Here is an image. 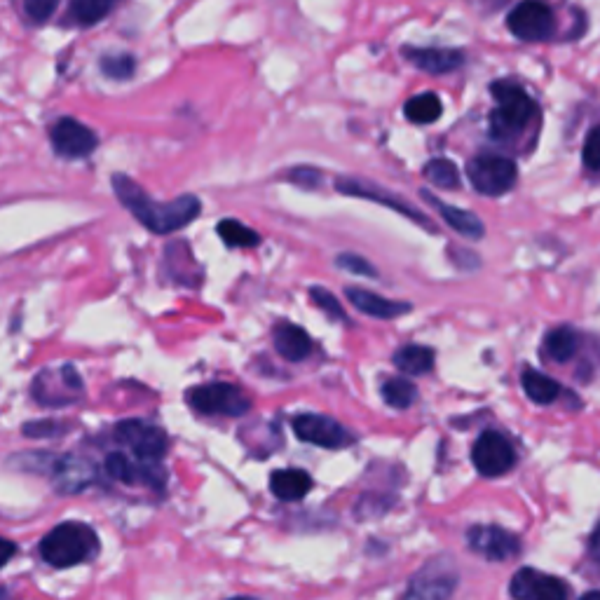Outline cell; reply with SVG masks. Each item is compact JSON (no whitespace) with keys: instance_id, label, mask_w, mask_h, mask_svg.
Masks as SVG:
<instances>
[{"instance_id":"obj_14","label":"cell","mask_w":600,"mask_h":600,"mask_svg":"<svg viewBox=\"0 0 600 600\" xmlns=\"http://www.w3.org/2000/svg\"><path fill=\"white\" fill-rule=\"evenodd\" d=\"M441 561L429 563L427 568H422L401 600H448L453 596L455 584H458V577L450 568H439Z\"/></svg>"},{"instance_id":"obj_12","label":"cell","mask_w":600,"mask_h":600,"mask_svg":"<svg viewBox=\"0 0 600 600\" xmlns=\"http://www.w3.org/2000/svg\"><path fill=\"white\" fill-rule=\"evenodd\" d=\"M514 600H568V584L547 572L521 568L509 584Z\"/></svg>"},{"instance_id":"obj_27","label":"cell","mask_w":600,"mask_h":600,"mask_svg":"<svg viewBox=\"0 0 600 600\" xmlns=\"http://www.w3.org/2000/svg\"><path fill=\"white\" fill-rule=\"evenodd\" d=\"M383 399L390 404L392 408H411L413 401L418 399V390H415L413 383H408L406 378H390L383 385Z\"/></svg>"},{"instance_id":"obj_16","label":"cell","mask_w":600,"mask_h":600,"mask_svg":"<svg viewBox=\"0 0 600 600\" xmlns=\"http://www.w3.org/2000/svg\"><path fill=\"white\" fill-rule=\"evenodd\" d=\"M420 195L425 197L427 204H432V207L436 211H439V216L450 225V228L455 230V233H460L462 237H467V240H481V237L486 235V228H483V221L476 214H472V211L453 207V204H446L443 200H439V197H436V195L429 193V190H422Z\"/></svg>"},{"instance_id":"obj_9","label":"cell","mask_w":600,"mask_h":600,"mask_svg":"<svg viewBox=\"0 0 600 600\" xmlns=\"http://www.w3.org/2000/svg\"><path fill=\"white\" fill-rule=\"evenodd\" d=\"M336 190H338V193H343V195L361 197V200H371V202L383 204V207L394 209V211H399L401 216L411 218L413 223L422 225V228L429 230V233H436L434 223L429 221V218L422 214V211L411 207V204H408L406 200H401L399 195L390 193V190L375 186V183H368V181H361V179H345V176H343V179L336 181Z\"/></svg>"},{"instance_id":"obj_19","label":"cell","mask_w":600,"mask_h":600,"mask_svg":"<svg viewBox=\"0 0 600 600\" xmlns=\"http://www.w3.org/2000/svg\"><path fill=\"white\" fill-rule=\"evenodd\" d=\"M272 340H275V350L286 361H303L312 352L310 336L296 324H279L272 333Z\"/></svg>"},{"instance_id":"obj_30","label":"cell","mask_w":600,"mask_h":600,"mask_svg":"<svg viewBox=\"0 0 600 600\" xmlns=\"http://www.w3.org/2000/svg\"><path fill=\"white\" fill-rule=\"evenodd\" d=\"M106 472L113 476L115 481L122 483H136L141 479V469L134 465L127 455L122 453H111L106 460Z\"/></svg>"},{"instance_id":"obj_38","label":"cell","mask_w":600,"mask_h":600,"mask_svg":"<svg viewBox=\"0 0 600 600\" xmlns=\"http://www.w3.org/2000/svg\"><path fill=\"white\" fill-rule=\"evenodd\" d=\"M591 554L600 563V525L593 530V535H591Z\"/></svg>"},{"instance_id":"obj_15","label":"cell","mask_w":600,"mask_h":600,"mask_svg":"<svg viewBox=\"0 0 600 600\" xmlns=\"http://www.w3.org/2000/svg\"><path fill=\"white\" fill-rule=\"evenodd\" d=\"M401 54L408 64L429 75H448L465 66V54L448 47H404Z\"/></svg>"},{"instance_id":"obj_21","label":"cell","mask_w":600,"mask_h":600,"mask_svg":"<svg viewBox=\"0 0 600 600\" xmlns=\"http://www.w3.org/2000/svg\"><path fill=\"white\" fill-rule=\"evenodd\" d=\"M394 366L406 375H425L434 368V352L422 345H406L394 352Z\"/></svg>"},{"instance_id":"obj_3","label":"cell","mask_w":600,"mask_h":600,"mask_svg":"<svg viewBox=\"0 0 600 600\" xmlns=\"http://www.w3.org/2000/svg\"><path fill=\"white\" fill-rule=\"evenodd\" d=\"M99 554V537L85 523H61L40 542V556L52 568H73Z\"/></svg>"},{"instance_id":"obj_4","label":"cell","mask_w":600,"mask_h":600,"mask_svg":"<svg viewBox=\"0 0 600 600\" xmlns=\"http://www.w3.org/2000/svg\"><path fill=\"white\" fill-rule=\"evenodd\" d=\"M467 179L479 195L500 197L518 181L516 162L495 153H481L467 162Z\"/></svg>"},{"instance_id":"obj_7","label":"cell","mask_w":600,"mask_h":600,"mask_svg":"<svg viewBox=\"0 0 600 600\" xmlns=\"http://www.w3.org/2000/svg\"><path fill=\"white\" fill-rule=\"evenodd\" d=\"M472 460L479 474L497 479L516 465V450L500 432H483L472 448Z\"/></svg>"},{"instance_id":"obj_10","label":"cell","mask_w":600,"mask_h":600,"mask_svg":"<svg viewBox=\"0 0 600 600\" xmlns=\"http://www.w3.org/2000/svg\"><path fill=\"white\" fill-rule=\"evenodd\" d=\"M115 436L134 450L141 462H160L167 453V434L160 427L143 420H122L115 427Z\"/></svg>"},{"instance_id":"obj_11","label":"cell","mask_w":600,"mask_h":600,"mask_svg":"<svg viewBox=\"0 0 600 600\" xmlns=\"http://www.w3.org/2000/svg\"><path fill=\"white\" fill-rule=\"evenodd\" d=\"M50 139H52L54 153L66 160L90 158L99 146L97 134H94L90 127H85L83 122L73 118H61L57 125L52 127Z\"/></svg>"},{"instance_id":"obj_17","label":"cell","mask_w":600,"mask_h":600,"mask_svg":"<svg viewBox=\"0 0 600 600\" xmlns=\"http://www.w3.org/2000/svg\"><path fill=\"white\" fill-rule=\"evenodd\" d=\"M345 296L359 312H364V315L375 317V319H394V317L408 315V312L413 310L411 303H399V300L383 298V296H378V293L357 289V286L345 289Z\"/></svg>"},{"instance_id":"obj_1","label":"cell","mask_w":600,"mask_h":600,"mask_svg":"<svg viewBox=\"0 0 600 600\" xmlns=\"http://www.w3.org/2000/svg\"><path fill=\"white\" fill-rule=\"evenodd\" d=\"M113 190L118 200L132 211L136 221H141L155 235H169L186 228L202 211V202L195 195H181L172 202L150 200L146 190L125 174L113 176Z\"/></svg>"},{"instance_id":"obj_35","label":"cell","mask_w":600,"mask_h":600,"mask_svg":"<svg viewBox=\"0 0 600 600\" xmlns=\"http://www.w3.org/2000/svg\"><path fill=\"white\" fill-rule=\"evenodd\" d=\"M24 8L29 19H33L36 24H43L57 12L59 0H24Z\"/></svg>"},{"instance_id":"obj_24","label":"cell","mask_w":600,"mask_h":600,"mask_svg":"<svg viewBox=\"0 0 600 600\" xmlns=\"http://www.w3.org/2000/svg\"><path fill=\"white\" fill-rule=\"evenodd\" d=\"M218 237H221L228 247L235 249H249L261 242V235H258L256 230L247 228V225L235 221V218H225V221L218 223Z\"/></svg>"},{"instance_id":"obj_39","label":"cell","mask_w":600,"mask_h":600,"mask_svg":"<svg viewBox=\"0 0 600 600\" xmlns=\"http://www.w3.org/2000/svg\"><path fill=\"white\" fill-rule=\"evenodd\" d=\"M579 600H600V591H589V593H584L582 598Z\"/></svg>"},{"instance_id":"obj_33","label":"cell","mask_w":600,"mask_h":600,"mask_svg":"<svg viewBox=\"0 0 600 600\" xmlns=\"http://www.w3.org/2000/svg\"><path fill=\"white\" fill-rule=\"evenodd\" d=\"M286 179H289L291 183H296V186L315 190V188L322 186L324 176H322V172H319L317 167H293L291 172L286 174Z\"/></svg>"},{"instance_id":"obj_40","label":"cell","mask_w":600,"mask_h":600,"mask_svg":"<svg viewBox=\"0 0 600 600\" xmlns=\"http://www.w3.org/2000/svg\"><path fill=\"white\" fill-rule=\"evenodd\" d=\"M230 600H256V598H247V596H242V598H230Z\"/></svg>"},{"instance_id":"obj_22","label":"cell","mask_w":600,"mask_h":600,"mask_svg":"<svg viewBox=\"0 0 600 600\" xmlns=\"http://www.w3.org/2000/svg\"><path fill=\"white\" fill-rule=\"evenodd\" d=\"M521 385L523 392L528 394L535 404H551V401L558 399V394H561V387H558L556 380L535 371V368H525L521 373Z\"/></svg>"},{"instance_id":"obj_8","label":"cell","mask_w":600,"mask_h":600,"mask_svg":"<svg viewBox=\"0 0 600 600\" xmlns=\"http://www.w3.org/2000/svg\"><path fill=\"white\" fill-rule=\"evenodd\" d=\"M293 432H296L300 441L329 450L347 448L354 443V434L347 432L340 422L317 413H305L293 418Z\"/></svg>"},{"instance_id":"obj_32","label":"cell","mask_w":600,"mask_h":600,"mask_svg":"<svg viewBox=\"0 0 600 600\" xmlns=\"http://www.w3.org/2000/svg\"><path fill=\"white\" fill-rule=\"evenodd\" d=\"M582 162L589 172H600V125H596L586 136L584 150H582Z\"/></svg>"},{"instance_id":"obj_25","label":"cell","mask_w":600,"mask_h":600,"mask_svg":"<svg viewBox=\"0 0 600 600\" xmlns=\"http://www.w3.org/2000/svg\"><path fill=\"white\" fill-rule=\"evenodd\" d=\"M422 176H425V179L436 188H443V190H458L460 188L458 167H455V162H450L446 158L429 160L425 165V169H422Z\"/></svg>"},{"instance_id":"obj_36","label":"cell","mask_w":600,"mask_h":600,"mask_svg":"<svg viewBox=\"0 0 600 600\" xmlns=\"http://www.w3.org/2000/svg\"><path fill=\"white\" fill-rule=\"evenodd\" d=\"M57 425L52 420H40V422H31V425L24 427V434L29 436H45V434H54L57 432Z\"/></svg>"},{"instance_id":"obj_6","label":"cell","mask_w":600,"mask_h":600,"mask_svg":"<svg viewBox=\"0 0 600 600\" xmlns=\"http://www.w3.org/2000/svg\"><path fill=\"white\" fill-rule=\"evenodd\" d=\"M507 29L525 43H542L556 33V15L544 0H523L509 12Z\"/></svg>"},{"instance_id":"obj_26","label":"cell","mask_w":600,"mask_h":600,"mask_svg":"<svg viewBox=\"0 0 600 600\" xmlns=\"http://www.w3.org/2000/svg\"><path fill=\"white\" fill-rule=\"evenodd\" d=\"M579 347V338L577 333L568 329V326H561V329L551 331L547 340H544V352L549 354L554 361H568L575 357Z\"/></svg>"},{"instance_id":"obj_20","label":"cell","mask_w":600,"mask_h":600,"mask_svg":"<svg viewBox=\"0 0 600 600\" xmlns=\"http://www.w3.org/2000/svg\"><path fill=\"white\" fill-rule=\"evenodd\" d=\"M54 479L64 493H78L85 486H90L94 479L92 467L87 462H78L75 458H64L54 465Z\"/></svg>"},{"instance_id":"obj_13","label":"cell","mask_w":600,"mask_h":600,"mask_svg":"<svg viewBox=\"0 0 600 600\" xmlns=\"http://www.w3.org/2000/svg\"><path fill=\"white\" fill-rule=\"evenodd\" d=\"M467 544L488 561H509L521 551V540L500 525H474L467 533Z\"/></svg>"},{"instance_id":"obj_29","label":"cell","mask_w":600,"mask_h":600,"mask_svg":"<svg viewBox=\"0 0 600 600\" xmlns=\"http://www.w3.org/2000/svg\"><path fill=\"white\" fill-rule=\"evenodd\" d=\"M101 73L111 80H129L136 71V61L132 54L125 52H113V54H104L99 61Z\"/></svg>"},{"instance_id":"obj_37","label":"cell","mask_w":600,"mask_h":600,"mask_svg":"<svg viewBox=\"0 0 600 600\" xmlns=\"http://www.w3.org/2000/svg\"><path fill=\"white\" fill-rule=\"evenodd\" d=\"M15 554H17V544L5 540V537H0V568H3V565H8Z\"/></svg>"},{"instance_id":"obj_2","label":"cell","mask_w":600,"mask_h":600,"mask_svg":"<svg viewBox=\"0 0 600 600\" xmlns=\"http://www.w3.org/2000/svg\"><path fill=\"white\" fill-rule=\"evenodd\" d=\"M490 92L497 101L490 113V136L495 141L511 143L521 139L530 122L540 118V106L535 104V99L511 80H497L490 85Z\"/></svg>"},{"instance_id":"obj_5","label":"cell","mask_w":600,"mask_h":600,"mask_svg":"<svg viewBox=\"0 0 600 600\" xmlns=\"http://www.w3.org/2000/svg\"><path fill=\"white\" fill-rule=\"evenodd\" d=\"M193 411L204 415H228L240 418L251 411V399L237 385L230 383H209L200 385L186 394Z\"/></svg>"},{"instance_id":"obj_28","label":"cell","mask_w":600,"mask_h":600,"mask_svg":"<svg viewBox=\"0 0 600 600\" xmlns=\"http://www.w3.org/2000/svg\"><path fill=\"white\" fill-rule=\"evenodd\" d=\"M115 0H71V12L80 24H99L111 12Z\"/></svg>"},{"instance_id":"obj_18","label":"cell","mask_w":600,"mask_h":600,"mask_svg":"<svg viewBox=\"0 0 600 600\" xmlns=\"http://www.w3.org/2000/svg\"><path fill=\"white\" fill-rule=\"evenodd\" d=\"M270 490L282 502H298L312 490V479L303 469H277L270 476Z\"/></svg>"},{"instance_id":"obj_34","label":"cell","mask_w":600,"mask_h":600,"mask_svg":"<svg viewBox=\"0 0 600 600\" xmlns=\"http://www.w3.org/2000/svg\"><path fill=\"white\" fill-rule=\"evenodd\" d=\"M338 268H343L347 272H352V275H359V277H378V270L373 268L371 263L366 261V258H361L357 254H343L338 256Z\"/></svg>"},{"instance_id":"obj_23","label":"cell","mask_w":600,"mask_h":600,"mask_svg":"<svg viewBox=\"0 0 600 600\" xmlns=\"http://www.w3.org/2000/svg\"><path fill=\"white\" fill-rule=\"evenodd\" d=\"M406 118L415 122V125H432L441 118L443 113V101L439 99L436 92H422L418 97L408 99L404 106Z\"/></svg>"},{"instance_id":"obj_31","label":"cell","mask_w":600,"mask_h":600,"mask_svg":"<svg viewBox=\"0 0 600 600\" xmlns=\"http://www.w3.org/2000/svg\"><path fill=\"white\" fill-rule=\"evenodd\" d=\"M310 298L315 300V303L319 305V308H322L329 317L338 319V322H347V315L343 312V308H340L338 298L333 296L331 291L322 289V286H312V289H310Z\"/></svg>"}]
</instances>
